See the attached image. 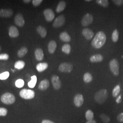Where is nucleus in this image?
Returning a JSON list of instances; mask_svg holds the SVG:
<instances>
[{"mask_svg":"<svg viewBox=\"0 0 123 123\" xmlns=\"http://www.w3.org/2000/svg\"><path fill=\"white\" fill-rule=\"evenodd\" d=\"M42 123H55L53 122L52 121L49 120H47V119H45L42 121Z\"/></svg>","mask_w":123,"mask_h":123,"instance_id":"nucleus-42","label":"nucleus"},{"mask_svg":"<svg viewBox=\"0 0 123 123\" xmlns=\"http://www.w3.org/2000/svg\"><path fill=\"white\" fill-rule=\"evenodd\" d=\"M119 31L117 29L114 30L112 34V40L113 42L114 43H116L119 40Z\"/></svg>","mask_w":123,"mask_h":123,"instance_id":"nucleus-30","label":"nucleus"},{"mask_svg":"<svg viewBox=\"0 0 123 123\" xmlns=\"http://www.w3.org/2000/svg\"><path fill=\"white\" fill-rule=\"evenodd\" d=\"M82 34L87 40H91L94 35V32L88 28H84L82 31Z\"/></svg>","mask_w":123,"mask_h":123,"instance_id":"nucleus-15","label":"nucleus"},{"mask_svg":"<svg viewBox=\"0 0 123 123\" xmlns=\"http://www.w3.org/2000/svg\"><path fill=\"white\" fill-rule=\"evenodd\" d=\"M84 102L83 96L81 94H77L74 96V102L75 105L79 107L82 105Z\"/></svg>","mask_w":123,"mask_h":123,"instance_id":"nucleus-12","label":"nucleus"},{"mask_svg":"<svg viewBox=\"0 0 123 123\" xmlns=\"http://www.w3.org/2000/svg\"><path fill=\"white\" fill-rule=\"evenodd\" d=\"M7 110L3 107L0 108V116H5L7 114Z\"/></svg>","mask_w":123,"mask_h":123,"instance_id":"nucleus-36","label":"nucleus"},{"mask_svg":"<svg viewBox=\"0 0 123 123\" xmlns=\"http://www.w3.org/2000/svg\"><path fill=\"white\" fill-rule=\"evenodd\" d=\"M43 0H32V4L35 6H37L43 2Z\"/></svg>","mask_w":123,"mask_h":123,"instance_id":"nucleus-39","label":"nucleus"},{"mask_svg":"<svg viewBox=\"0 0 123 123\" xmlns=\"http://www.w3.org/2000/svg\"><path fill=\"white\" fill-rule=\"evenodd\" d=\"M51 81L53 84V87L56 90L59 89L61 86V82L59 78L57 75H54L51 78Z\"/></svg>","mask_w":123,"mask_h":123,"instance_id":"nucleus-10","label":"nucleus"},{"mask_svg":"<svg viewBox=\"0 0 123 123\" xmlns=\"http://www.w3.org/2000/svg\"><path fill=\"white\" fill-rule=\"evenodd\" d=\"M104 57L100 54H97L92 55L90 57V61L92 62H101L103 60Z\"/></svg>","mask_w":123,"mask_h":123,"instance_id":"nucleus-18","label":"nucleus"},{"mask_svg":"<svg viewBox=\"0 0 123 123\" xmlns=\"http://www.w3.org/2000/svg\"><path fill=\"white\" fill-rule=\"evenodd\" d=\"M96 3L104 7H107L109 5V1L108 0H97Z\"/></svg>","mask_w":123,"mask_h":123,"instance_id":"nucleus-32","label":"nucleus"},{"mask_svg":"<svg viewBox=\"0 0 123 123\" xmlns=\"http://www.w3.org/2000/svg\"><path fill=\"white\" fill-rule=\"evenodd\" d=\"M121 97H122V95L120 94L117 98L116 99V102L117 104H119L121 102Z\"/></svg>","mask_w":123,"mask_h":123,"instance_id":"nucleus-41","label":"nucleus"},{"mask_svg":"<svg viewBox=\"0 0 123 123\" xmlns=\"http://www.w3.org/2000/svg\"><path fill=\"white\" fill-rule=\"evenodd\" d=\"M99 117L101 120L105 123H108L110 121V118L106 114H102L100 115Z\"/></svg>","mask_w":123,"mask_h":123,"instance_id":"nucleus-33","label":"nucleus"},{"mask_svg":"<svg viewBox=\"0 0 123 123\" xmlns=\"http://www.w3.org/2000/svg\"><path fill=\"white\" fill-rule=\"evenodd\" d=\"M59 37L62 41L65 42H69L71 41L70 36L66 31L61 32L59 35Z\"/></svg>","mask_w":123,"mask_h":123,"instance_id":"nucleus-22","label":"nucleus"},{"mask_svg":"<svg viewBox=\"0 0 123 123\" xmlns=\"http://www.w3.org/2000/svg\"><path fill=\"white\" fill-rule=\"evenodd\" d=\"M28 52V49L25 47H22L20 49L18 52V57H22L26 55Z\"/></svg>","mask_w":123,"mask_h":123,"instance_id":"nucleus-24","label":"nucleus"},{"mask_svg":"<svg viewBox=\"0 0 123 123\" xmlns=\"http://www.w3.org/2000/svg\"><path fill=\"white\" fill-rule=\"evenodd\" d=\"M1 101L6 105H12L15 103L16 98L12 93L5 92L0 97Z\"/></svg>","mask_w":123,"mask_h":123,"instance_id":"nucleus-3","label":"nucleus"},{"mask_svg":"<svg viewBox=\"0 0 123 123\" xmlns=\"http://www.w3.org/2000/svg\"><path fill=\"white\" fill-rule=\"evenodd\" d=\"M14 21L15 24L18 26L22 27L25 24V20L23 17V15L21 13L17 14L15 18Z\"/></svg>","mask_w":123,"mask_h":123,"instance_id":"nucleus-11","label":"nucleus"},{"mask_svg":"<svg viewBox=\"0 0 123 123\" xmlns=\"http://www.w3.org/2000/svg\"><path fill=\"white\" fill-rule=\"evenodd\" d=\"M9 55L6 53H2L0 54V60H7L9 58Z\"/></svg>","mask_w":123,"mask_h":123,"instance_id":"nucleus-37","label":"nucleus"},{"mask_svg":"<svg viewBox=\"0 0 123 123\" xmlns=\"http://www.w3.org/2000/svg\"><path fill=\"white\" fill-rule=\"evenodd\" d=\"M93 17L90 13H87L85 15L81 21L82 25L84 26H87L92 23Z\"/></svg>","mask_w":123,"mask_h":123,"instance_id":"nucleus-7","label":"nucleus"},{"mask_svg":"<svg viewBox=\"0 0 123 123\" xmlns=\"http://www.w3.org/2000/svg\"><path fill=\"white\" fill-rule=\"evenodd\" d=\"M19 94L20 97L25 99H31L35 96V92L31 89L25 88L21 90Z\"/></svg>","mask_w":123,"mask_h":123,"instance_id":"nucleus-4","label":"nucleus"},{"mask_svg":"<svg viewBox=\"0 0 123 123\" xmlns=\"http://www.w3.org/2000/svg\"><path fill=\"white\" fill-rule=\"evenodd\" d=\"M65 22V18L64 15H61L55 19L53 25L54 27H59L62 26Z\"/></svg>","mask_w":123,"mask_h":123,"instance_id":"nucleus-9","label":"nucleus"},{"mask_svg":"<svg viewBox=\"0 0 123 123\" xmlns=\"http://www.w3.org/2000/svg\"><path fill=\"white\" fill-rule=\"evenodd\" d=\"M43 14L46 20L49 22H52L55 18V14L52 9H45L43 12Z\"/></svg>","mask_w":123,"mask_h":123,"instance_id":"nucleus-8","label":"nucleus"},{"mask_svg":"<svg viewBox=\"0 0 123 123\" xmlns=\"http://www.w3.org/2000/svg\"><path fill=\"white\" fill-rule=\"evenodd\" d=\"M71 50V48L70 45L68 43L63 45L62 48V51L67 54H69L70 53Z\"/></svg>","mask_w":123,"mask_h":123,"instance_id":"nucleus-28","label":"nucleus"},{"mask_svg":"<svg viewBox=\"0 0 123 123\" xmlns=\"http://www.w3.org/2000/svg\"><path fill=\"white\" fill-rule=\"evenodd\" d=\"M106 41V36L105 33L102 31L98 32L92 41V47L96 49L101 48L105 44Z\"/></svg>","mask_w":123,"mask_h":123,"instance_id":"nucleus-1","label":"nucleus"},{"mask_svg":"<svg viewBox=\"0 0 123 123\" xmlns=\"http://www.w3.org/2000/svg\"><path fill=\"white\" fill-rule=\"evenodd\" d=\"M73 69L72 64L68 62L62 63L58 67V69L62 73H70Z\"/></svg>","mask_w":123,"mask_h":123,"instance_id":"nucleus-6","label":"nucleus"},{"mask_svg":"<svg viewBox=\"0 0 123 123\" xmlns=\"http://www.w3.org/2000/svg\"><path fill=\"white\" fill-rule=\"evenodd\" d=\"M1 47H0V52L1 51Z\"/></svg>","mask_w":123,"mask_h":123,"instance_id":"nucleus-46","label":"nucleus"},{"mask_svg":"<svg viewBox=\"0 0 123 123\" xmlns=\"http://www.w3.org/2000/svg\"><path fill=\"white\" fill-rule=\"evenodd\" d=\"M66 3L64 1H60L57 6L56 11L57 13L62 12L66 7Z\"/></svg>","mask_w":123,"mask_h":123,"instance_id":"nucleus-23","label":"nucleus"},{"mask_svg":"<svg viewBox=\"0 0 123 123\" xmlns=\"http://www.w3.org/2000/svg\"><path fill=\"white\" fill-rule=\"evenodd\" d=\"M49 65L46 62H41L38 63L36 66L37 70L39 72H42L48 68Z\"/></svg>","mask_w":123,"mask_h":123,"instance_id":"nucleus-21","label":"nucleus"},{"mask_svg":"<svg viewBox=\"0 0 123 123\" xmlns=\"http://www.w3.org/2000/svg\"><path fill=\"white\" fill-rule=\"evenodd\" d=\"M86 123H96V121L94 120H92L90 121H88Z\"/></svg>","mask_w":123,"mask_h":123,"instance_id":"nucleus-43","label":"nucleus"},{"mask_svg":"<svg viewBox=\"0 0 123 123\" xmlns=\"http://www.w3.org/2000/svg\"><path fill=\"white\" fill-rule=\"evenodd\" d=\"M37 82V78L35 75L31 77V80L28 83V86L29 88H33L35 86Z\"/></svg>","mask_w":123,"mask_h":123,"instance_id":"nucleus-26","label":"nucleus"},{"mask_svg":"<svg viewBox=\"0 0 123 123\" xmlns=\"http://www.w3.org/2000/svg\"><path fill=\"white\" fill-rule=\"evenodd\" d=\"M9 35L12 38L17 37L19 35V32L18 28L16 26H12L9 28Z\"/></svg>","mask_w":123,"mask_h":123,"instance_id":"nucleus-14","label":"nucleus"},{"mask_svg":"<svg viewBox=\"0 0 123 123\" xmlns=\"http://www.w3.org/2000/svg\"><path fill=\"white\" fill-rule=\"evenodd\" d=\"M83 79L84 82L86 83H90L92 80V76L89 73H86L84 74Z\"/></svg>","mask_w":123,"mask_h":123,"instance_id":"nucleus-27","label":"nucleus"},{"mask_svg":"<svg viewBox=\"0 0 123 123\" xmlns=\"http://www.w3.org/2000/svg\"><path fill=\"white\" fill-rule=\"evenodd\" d=\"M13 14V11L11 9H1L0 10V17L8 18L11 17Z\"/></svg>","mask_w":123,"mask_h":123,"instance_id":"nucleus-13","label":"nucleus"},{"mask_svg":"<svg viewBox=\"0 0 123 123\" xmlns=\"http://www.w3.org/2000/svg\"><path fill=\"white\" fill-rule=\"evenodd\" d=\"M37 31L43 38L45 37L47 34V31L46 30V28L41 26L37 27Z\"/></svg>","mask_w":123,"mask_h":123,"instance_id":"nucleus-20","label":"nucleus"},{"mask_svg":"<svg viewBox=\"0 0 123 123\" xmlns=\"http://www.w3.org/2000/svg\"><path fill=\"white\" fill-rule=\"evenodd\" d=\"M24 85V81L22 79L17 80L15 82V85L18 88H22Z\"/></svg>","mask_w":123,"mask_h":123,"instance_id":"nucleus-34","label":"nucleus"},{"mask_svg":"<svg viewBox=\"0 0 123 123\" xmlns=\"http://www.w3.org/2000/svg\"><path fill=\"white\" fill-rule=\"evenodd\" d=\"M86 1H88H88H91V0H85Z\"/></svg>","mask_w":123,"mask_h":123,"instance_id":"nucleus-45","label":"nucleus"},{"mask_svg":"<svg viewBox=\"0 0 123 123\" xmlns=\"http://www.w3.org/2000/svg\"><path fill=\"white\" fill-rule=\"evenodd\" d=\"M31 0H23V2L24 3H28L30 2H31Z\"/></svg>","mask_w":123,"mask_h":123,"instance_id":"nucleus-44","label":"nucleus"},{"mask_svg":"<svg viewBox=\"0 0 123 123\" xmlns=\"http://www.w3.org/2000/svg\"><path fill=\"white\" fill-rule=\"evenodd\" d=\"M110 68L112 74L114 76H118L119 74V66L118 60L116 59H113L110 62Z\"/></svg>","mask_w":123,"mask_h":123,"instance_id":"nucleus-5","label":"nucleus"},{"mask_svg":"<svg viewBox=\"0 0 123 123\" xmlns=\"http://www.w3.org/2000/svg\"><path fill=\"white\" fill-rule=\"evenodd\" d=\"M117 120L119 121V122L123 123V113H121L118 115L117 117Z\"/></svg>","mask_w":123,"mask_h":123,"instance_id":"nucleus-40","label":"nucleus"},{"mask_svg":"<svg viewBox=\"0 0 123 123\" xmlns=\"http://www.w3.org/2000/svg\"><path fill=\"white\" fill-rule=\"evenodd\" d=\"M9 73L8 72H5L0 74V80H6L8 79L9 77Z\"/></svg>","mask_w":123,"mask_h":123,"instance_id":"nucleus-35","label":"nucleus"},{"mask_svg":"<svg viewBox=\"0 0 123 123\" xmlns=\"http://www.w3.org/2000/svg\"><path fill=\"white\" fill-rule=\"evenodd\" d=\"M49 82L47 79H44L42 80L38 85V88L41 90H46L49 86Z\"/></svg>","mask_w":123,"mask_h":123,"instance_id":"nucleus-17","label":"nucleus"},{"mask_svg":"<svg viewBox=\"0 0 123 123\" xmlns=\"http://www.w3.org/2000/svg\"><path fill=\"white\" fill-rule=\"evenodd\" d=\"M35 56L37 61H42L44 57V53L43 50L41 49H37L35 51Z\"/></svg>","mask_w":123,"mask_h":123,"instance_id":"nucleus-16","label":"nucleus"},{"mask_svg":"<svg viewBox=\"0 0 123 123\" xmlns=\"http://www.w3.org/2000/svg\"><path fill=\"white\" fill-rule=\"evenodd\" d=\"M108 96V92L105 89H102L95 94L94 99L97 103L102 104L105 102Z\"/></svg>","mask_w":123,"mask_h":123,"instance_id":"nucleus-2","label":"nucleus"},{"mask_svg":"<svg viewBox=\"0 0 123 123\" xmlns=\"http://www.w3.org/2000/svg\"><path fill=\"white\" fill-rule=\"evenodd\" d=\"M25 66V62L22 60H19L16 62L14 64L15 68L21 70L23 69Z\"/></svg>","mask_w":123,"mask_h":123,"instance_id":"nucleus-25","label":"nucleus"},{"mask_svg":"<svg viewBox=\"0 0 123 123\" xmlns=\"http://www.w3.org/2000/svg\"><path fill=\"white\" fill-rule=\"evenodd\" d=\"M85 117L88 121L93 120L94 118V114L92 111L90 110H87L85 114Z\"/></svg>","mask_w":123,"mask_h":123,"instance_id":"nucleus-31","label":"nucleus"},{"mask_svg":"<svg viewBox=\"0 0 123 123\" xmlns=\"http://www.w3.org/2000/svg\"><path fill=\"white\" fill-rule=\"evenodd\" d=\"M57 43L55 41L52 40L50 41L48 45V50L49 53L53 54L54 53L57 48Z\"/></svg>","mask_w":123,"mask_h":123,"instance_id":"nucleus-19","label":"nucleus"},{"mask_svg":"<svg viewBox=\"0 0 123 123\" xmlns=\"http://www.w3.org/2000/svg\"><path fill=\"white\" fill-rule=\"evenodd\" d=\"M112 1L117 6H121L123 5V0H114Z\"/></svg>","mask_w":123,"mask_h":123,"instance_id":"nucleus-38","label":"nucleus"},{"mask_svg":"<svg viewBox=\"0 0 123 123\" xmlns=\"http://www.w3.org/2000/svg\"><path fill=\"white\" fill-rule=\"evenodd\" d=\"M120 92V87L119 85H116L113 89L112 91V95L113 97H118Z\"/></svg>","mask_w":123,"mask_h":123,"instance_id":"nucleus-29","label":"nucleus"}]
</instances>
